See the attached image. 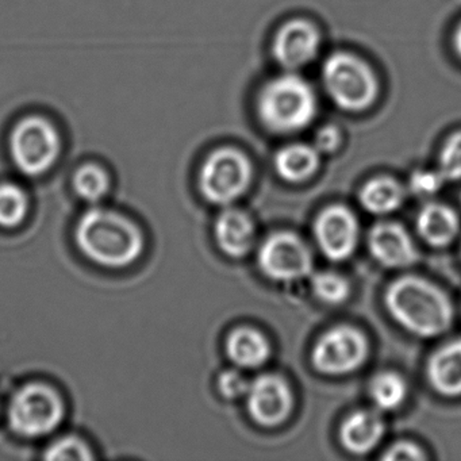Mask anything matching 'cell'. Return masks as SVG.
I'll use <instances>...</instances> for the list:
<instances>
[{"label": "cell", "mask_w": 461, "mask_h": 461, "mask_svg": "<svg viewBox=\"0 0 461 461\" xmlns=\"http://www.w3.org/2000/svg\"><path fill=\"white\" fill-rule=\"evenodd\" d=\"M320 45V32L312 23L294 20L277 31L272 42V55L280 67L295 71L314 60Z\"/></svg>", "instance_id": "cell-12"}, {"label": "cell", "mask_w": 461, "mask_h": 461, "mask_svg": "<svg viewBox=\"0 0 461 461\" xmlns=\"http://www.w3.org/2000/svg\"><path fill=\"white\" fill-rule=\"evenodd\" d=\"M339 144H341V133L336 126H323L315 136L314 148L320 152V155L321 153L329 155V153L336 152Z\"/></svg>", "instance_id": "cell-30"}, {"label": "cell", "mask_w": 461, "mask_h": 461, "mask_svg": "<svg viewBox=\"0 0 461 461\" xmlns=\"http://www.w3.org/2000/svg\"><path fill=\"white\" fill-rule=\"evenodd\" d=\"M312 293L320 301L329 304H339L347 301L350 293L348 280L336 272H320L312 279Z\"/></svg>", "instance_id": "cell-24"}, {"label": "cell", "mask_w": 461, "mask_h": 461, "mask_svg": "<svg viewBox=\"0 0 461 461\" xmlns=\"http://www.w3.org/2000/svg\"><path fill=\"white\" fill-rule=\"evenodd\" d=\"M322 80L331 101L345 112H364L379 95V82L374 69L352 53L336 52L329 56L323 64Z\"/></svg>", "instance_id": "cell-5"}, {"label": "cell", "mask_w": 461, "mask_h": 461, "mask_svg": "<svg viewBox=\"0 0 461 461\" xmlns=\"http://www.w3.org/2000/svg\"><path fill=\"white\" fill-rule=\"evenodd\" d=\"M45 458L53 461L91 460L93 455L82 439L77 437H64L48 447Z\"/></svg>", "instance_id": "cell-26"}, {"label": "cell", "mask_w": 461, "mask_h": 461, "mask_svg": "<svg viewBox=\"0 0 461 461\" xmlns=\"http://www.w3.org/2000/svg\"><path fill=\"white\" fill-rule=\"evenodd\" d=\"M428 380L447 398L461 396V337L439 347L429 358Z\"/></svg>", "instance_id": "cell-14"}, {"label": "cell", "mask_w": 461, "mask_h": 461, "mask_svg": "<svg viewBox=\"0 0 461 461\" xmlns=\"http://www.w3.org/2000/svg\"><path fill=\"white\" fill-rule=\"evenodd\" d=\"M384 434V420L372 410L353 412L342 422L339 438L345 449L366 455L377 447Z\"/></svg>", "instance_id": "cell-16"}, {"label": "cell", "mask_w": 461, "mask_h": 461, "mask_svg": "<svg viewBox=\"0 0 461 461\" xmlns=\"http://www.w3.org/2000/svg\"><path fill=\"white\" fill-rule=\"evenodd\" d=\"M438 171H417L410 177V191L420 198H428L438 193L439 188L444 185Z\"/></svg>", "instance_id": "cell-28"}, {"label": "cell", "mask_w": 461, "mask_h": 461, "mask_svg": "<svg viewBox=\"0 0 461 461\" xmlns=\"http://www.w3.org/2000/svg\"><path fill=\"white\" fill-rule=\"evenodd\" d=\"M417 230L430 247H447L457 237L460 220L447 204L429 203L418 214Z\"/></svg>", "instance_id": "cell-17"}, {"label": "cell", "mask_w": 461, "mask_h": 461, "mask_svg": "<svg viewBox=\"0 0 461 461\" xmlns=\"http://www.w3.org/2000/svg\"><path fill=\"white\" fill-rule=\"evenodd\" d=\"M248 412L258 425L274 428L290 417L294 396L290 385L274 374L261 375L250 382L247 393Z\"/></svg>", "instance_id": "cell-10"}, {"label": "cell", "mask_w": 461, "mask_h": 461, "mask_svg": "<svg viewBox=\"0 0 461 461\" xmlns=\"http://www.w3.org/2000/svg\"><path fill=\"white\" fill-rule=\"evenodd\" d=\"M249 384L247 377L237 369H226L218 377V390L222 393L223 398L231 399V401L247 396Z\"/></svg>", "instance_id": "cell-27"}, {"label": "cell", "mask_w": 461, "mask_h": 461, "mask_svg": "<svg viewBox=\"0 0 461 461\" xmlns=\"http://www.w3.org/2000/svg\"><path fill=\"white\" fill-rule=\"evenodd\" d=\"M63 139L58 125L41 114L18 120L9 137V152L18 171L28 176H41L60 158Z\"/></svg>", "instance_id": "cell-4"}, {"label": "cell", "mask_w": 461, "mask_h": 461, "mask_svg": "<svg viewBox=\"0 0 461 461\" xmlns=\"http://www.w3.org/2000/svg\"><path fill=\"white\" fill-rule=\"evenodd\" d=\"M321 252L333 261L347 260L358 242V222L348 207L337 204L323 210L314 223Z\"/></svg>", "instance_id": "cell-11"}, {"label": "cell", "mask_w": 461, "mask_h": 461, "mask_svg": "<svg viewBox=\"0 0 461 461\" xmlns=\"http://www.w3.org/2000/svg\"><path fill=\"white\" fill-rule=\"evenodd\" d=\"M369 395L377 409L391 411L399 409L406 401L407 384L395 372H380L372 379Z\"/></svg>", "instance_id": "cell-21"}, {"label": "cell", "mask_w": 461, "mask_h": 461, "mask_svg": "<svg viewBox=\"0 0 461 461\" xmlns=\"http://www.w3.org/2000/svg\"><path fill=\"white\" fill-rule=\"evenodd\" d=\"M320 167V152L314 145L291 144L277 152L275 168L280 177L290 183L310 179Z\"/></svg>", "instance_id": "cell-19"}, {"label": "cell", "mask_w": 461, "mask_h": 461, "mask_svg": "<svg viewBox=\"0 0 461 461\" xmlns=\"http://www.w3.org/2000/svg\"><path fill=\"white\" fill-rule=\"evenodd\" d=\"M258 267L269 279L293 282L312 274V256L309 247L294 233L268 237L258 250Z\"/></svg>", "instance_id": "cell-9"}, {"label": "cell", "mask_w": 461, "mask_h": 461, "mask_svg": "<svg viewBox=\"0 0 461 461\" xmlns=\"http://www.w3.org/2000/svg\"><path fill=\"white\" fill-rule=\"evenodd\" d=\"M215 240L225 255L244 258L255 244V225L241 210H225L215 222Z\"/></svg>", "instance_id": "cell-15"}, {"label": "cell", "mask_w": 461, "mask_h": 461, "mask_svg": "<svg viewBox=\"0 0 461 461\" xmlns=\"http://www.w3.org/2000/svg\"><path fill=\"white\" fill-rule=\"evenodd\" d=\"M371 255L385 268H406L418 260V250L403 226L380 222L368 237Z\"/></svg>", "instance_id": "cell-13"}, {"label": "cell", "mask_w": 461, "mask_h": 461, "mask_svg": "<svg viewBox=\"0 0 461 461\" xmlns=\"http://www.w3.org/2000/svg\"><path fill=\"white\" fill-rule=\"evenodd\" d=\"M261 122L275 133H295L307 128L317 114V96L298 75L285 74L269 80L258 99Z\"/></svg>", "instance_id": "cell-3"}, {"label": "cell", "mask_w": 461, "mask_h": 461, "mask_svg": "<svg viewBox=\"0 0 461 461\" xmlns=\"http://www.w3.org/2000/svg\"><path fill=\"white\" fill-rule=\"evenodd\" d=\"M453 47H455L456 53L461 58V23L456 29L455 36H453Z\"/></svg>", "instance_id": "cell-31"}, {"label": "cell", "mask_w": 461, "mask_h": 461, "mask_svg": "<svg viewBox=\"0 0 461 461\" xmlns=\"http://www.w3.org/2000/svg\"><path fill=\"white\" fill-rule=\"evenodd\" d=\"M228 357L241 368H258L271 356V345L261 331L239 328L226 339Z\"/></svg>", "instance_id": "cell-18"}, {"label": "cell", "mask_w": 461, "mask_h": 461, "mask_svg": "<svg viewBox=\"0 0 461 461\" xmlns=\"http://www.w3.org/2000/svg\"><path fill=\"white\" fill-rule=\"evenodd\" d=\"M63 415L60 395L47 384L25 385L10 402V426L15 433L29 438L52 433L60 425Z\"/></svg>", "instance_id": "cell-7"}, {"label": "cell", "mask_w": 461, "mask_h": 461, "mask_svg": "<svg viewBox=\"0 0 461 461\" xmlns=\"http://www.w3.org/2000/svg\"><path fill=\"white\" fill-rule=\"evenodd\" d=\"M366 334L353 326L341 325L326 331L312 353L314 368L329 376L350 374L368 357Z\"/></svg>", "instance_id": "cell-8"}, {"label": "cell", "mask_w": 461, "mask_h": 461, "mask_svg": "<svg viewBox=\"0 0 461 461\" xmlns=\"http://www.w3.org/2000/svg\"><path fill=\"white\" fill-rule=\"evenodd\" d=\"M384 302L399 326L422 339L447 333L455 317L449 296L420 276H403L391 283Z\"/></svg>", "instance_id": "cell-1"}, {"label": "cell", "mask_w": 461, "mask_h": 461, "mask_svg": "<svg viewBox=\"0 0 461 461\" xmlns=\"http://www.w3.org/2000/svg\"><path fill=\"white\" fill-rule=\"evenodd\" d=\"M109 175L102 167L96 166V164H85L75 172V191L85 201H101L109 193Z\"/></svg>", "instance_id": "cell-22"}, {"label": "cell", "mask_w": 461, "mask_h": 461, "mask_svg": "<svg viewBox=\"0 0 461 461\" xmlns=\"http://www.w3.org/2000/svg\"><path fill=\"white\" fill-rule=\"evenodd\" d=\"M382 458L388 461H418L423 460L425 455H423L422 449L414 442L399 441L393 444V447H388Z\"/></svg>", "instance_id": "cell-29"}, {"label": "cell", "mask_w": 461, "mask_h": 461, "mask_svg": "<svg viewBox=\"0 0 461 461\" xmlns=\"http://www.w3.org/2000/svg\"><path fill=\"white\" fill-rule=\"evenodd\" d=\"M250 179L249 158L236 148H220L204 160L199 172V188L210 203L226 206L244 195Z\"/></svg>", "instance_id": "cell-6"}, {"label": "cell", "mask_w": 461, "mask_h": 461, "mask_svg": "<svg viewBox=\"0 0 461 461\" xmlns=\"http://www.w3.org/2000/svg\"><path fill=\"white\" fill-rule=\"evenodd\" d=\"M403 188L391 177H375L366 183L360 191L361 206L375 215L395 212L403 203Z\"/></svg>", "instance_id": "cell-20"}, {"label": "cell", "mask_w": 461, "mask_h": 461, "mask_svg": "<svg viewBox=\"0 0 461 461\" xmlns=\"http://www.w3.org/2000/svg\"><path fill=\"white\" fill-rule=\"evenodd\" d=\"M77 242L94 263L109 268L131 266L141 255V230L128 218L113 210H88L77 226Z\"/></svg>", "instance_id": "cell-2"}, {"label": "cell", "mask_w": 461, "mask_h": 461, "mask_svg": "<svg viewBox=\"0 0 461 461\" xmlns=\"http://www.w3.org/2000/svg\"><path fill=\"white\" fill-rule=\"evenodd\" d=\"M438 172L445 182L461 180V131H456L445 141L439 153Z\"/></svg>", "instance_id": "cell-25"}, {"label": "cell", "mask_w": 461, "mask_h": 461, "mask_svg": "<svg viewBox=\"0 0 461 461\" xmlns=\"http://www.w3.org/2000/svg\"><path fill=\"white\" fill-rule=\"evenodd\" d=\"M28 196L23 188L13 183L0 185V226L14 228L28 214Z\"/></svg>", "instance_id": "cell-23"}]
</instances>
